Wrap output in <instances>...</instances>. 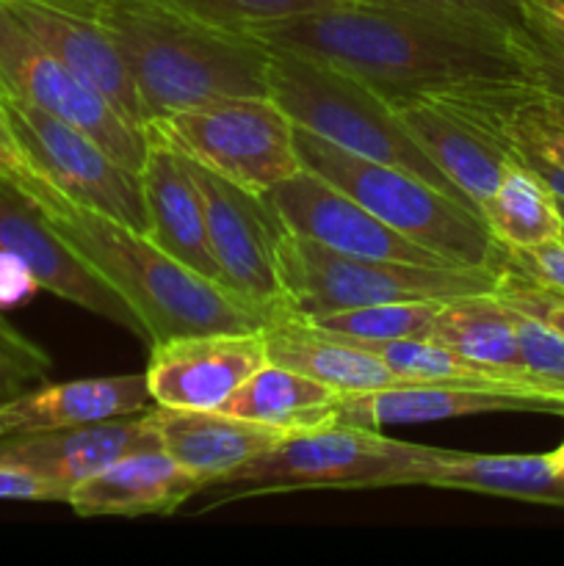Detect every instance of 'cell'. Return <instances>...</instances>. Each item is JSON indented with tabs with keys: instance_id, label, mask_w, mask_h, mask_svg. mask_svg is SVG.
<instances>
[{
	"instance_id": "44dd1931",
	"label": "cell",
	"mask_w": 564,
	"mask_h": 566,
	"mask_svg": "<svg viewBox=\"0 0 564 566\" xmlns=\"http://www.w3.org/2000/svg\"><path fill=\"white\" fill-rule=\"evenodd\" d=\"M149 418L158 431L160 448L182 468L205 475L208 484L263 457L293 434L274 426L236 418L221 409H177L153 403Z\"/></svg>"
},
{
	"instance_id": "277c9868",
	"label": "cell",
	"mask_w": 564,
	"mask_h": 566,
	"mask_svg": "<svg viewBox=\"0 0 564 566\" xmlns=\"http://www.w3.org/2000/svg\"><path fill=\"white\" fill-rule=\"evenodd\" d=\"M442 448L393 440L376 429L326 423L296 431L263 457L230 470L199 492L197 512L263 495L313 490H382L420 486Z\"/></svg>"
},
{
	"instance_id": "836d02e7",
	"label": "cell",
	"mask_w": 564,
	"mask_h": 566,
	"mask_svg": "<svg viewBox=\"0 0 564 566\" xmlns=\"http://www.w3.org/2000/svg\"><path fill=\"white\" fill-rule=\"evenodd\" d=\"M495 269L518 271V274L529 276V280L540 282V285L551 287V291L564 296V238L531 249L501 247V258H498Z\"/></svg>"
},
{
	"instance_id": "2e32d148",
	"label": "cell",
	"mask_w": 564,
	"mask_h": 566,
	"mask_svg": "<svg viewBox=\"0 0 564 566\" xmlns=\"http://www.w3.org/2000/svg\"><path fill=\"white\" fill-rule=\"evenodd\" d=\"M17 20L125 119L144 127L136 86L97 0H3Z\"/></svg>"
},
{
	"instance_id": "8d00e7d4",
	"label": "cell",
	"mask_w": 564,
	"mask_h": 566,
	"mask_svg": "<svg viewBox=\"0 0 564 566\" xmlns=\"http://www.w3.org/2000/svg\"><path fill=\"white\" fill-rule=\"evenodd\" d=\"M0 501H39V503H61L59 492L39 475L28 473L22 468L0 464Z\"/></svg>"
},
{
	"instance_id": "ac0fdd59",
	"label": "cell",
	"mask_w": 564,
	"mask_h": 566,
	"mask_svg": "<svg viewBox=\"0 0 564 566\" xmlns=\"http://www.w3.org/2000/svg\"><path fill=\"white\" fill-rule=\"evenodd\" d=\"M393 108L398 111L409 136L435 160L437 169L481 213L506 166L514 160L509 149L440 94L407 99Z\"/></svg>"
},
{
	"instance_id": "484cf974",
	"label": "cell",
	"mask_w": 564,
	"mask_h": 566,
	"mask_svg": "<svg viewBox=\"0 0 564 566\" xmlns=\"http://www.w3.org/2000/svg\"><path fill=\"white\" fill-rule=\"evenodd\" d=\"M429 340L487 368L523 374L514 332V310L495 293H468L440 304Z\"/></svg>"
},
{
	"instance_id": "7402d4cb",
	"label": "cell",
	"mask_w": 564,
	"mask_h": 566,
	"mask_svg": "<svg viewBox=\"0 0 564 566\" xmlns=\"http://www.w3.org/2000/svg\"><path fill=\"white\" fill-rule=\"evenodd\" d=\"M263 337L269 363L299 370L343 396L412 385L404 376L393 374L376 354L315 329L296 315L280 313L265 326Z\"/></svg>"
},
{
	"instance_id": "74e56055",
	"label": "cell",
	"mask_w": 564,
	"mask_h": 566,
	"mask_svg": "<svg viewBox=\"0 0 564 566\" xmlns=\"http://www.w3.org/2000/svg\"><path fill=\"white\" fill-rule=\"evenodd\" d=\"M0 171H3L6 177H11V180H17V182L39 180V177L31 171V166H28V160L22 158V153H20V147H17L14 136H11V130L6 127L3 116H0Z\"/></svg>"
},
{
	"instance_id": "ffe728a7",
	"label": "cell",
	"mask_w": 564,
	"mask_h": 566,
	"mask_svg": "<svg viewBox=\"0 0 564 566\" xmlns=\"http://www.w3.org/2000/svg\"><path fill=\"white\" fill-rule=\"evenodd\" d=\"M208 486V479L182 468L164 448L116 459L92 479L72 486L66 503L81 517H147L175 514Z\"/></svg>"
},
{
	"instance_id": "1f68e13d",
	"label": "cell",
	"mask_w": 564,
	"mask_h": 566,
	"mask_svg": "<svg viewBox=\"0 0 564 566\" xmlns=\"http://www.w3.org/2000/svg\"><path fill=\"white\" fill-rule=\"evenodd\" d=\"M50 368V354L0 318V398H14L33 381H44Z\"/></svg>"
},
{
	"instance_id": "5b68a950",
	"label": "cell",
	"mask_w": 564,
	"mask_h": 566,
	"mask_svg": "<svg viewBox=\"0 0 564 566\" xmlns=\"http://www.w3.org/2000/svg\"><path fill=\"white\" fill-rule=\"evenodd\" d=\"M293 144L304 169L330 180L387 227L437 254L442 263L468 269L498 265L501 247L479 210L464 199L440 191L407 169L346 153L304 127L293 130Z\"/></svg>"
},
{
	"instance_id": "4dcf8cb0",
	"label": "cell",
	"mask_w": 564,
	"mask_h": 566,
	"mask_svg": "<svg viewBox=\"0 0 564 566\" xmlns=\"http://www.w3.org/2000/svg\"><path fill=\"white\" fill-rule=\"evenodd\" d=\"M512 307V304H509ZM514 310V332H518L520 363L531 379L564 392V335L536 315Z\"/></svg>"
},
{
	"instance_id": "d6a6232c",
	"label": "cell",
	"mask_w": 564,
	"mask_h": 566,
	"mask_svg": "<svg viewBox=\"0 0 564 566\" xmlns=\"http://www.w3.org/2000/svg\"><path fill=\"white\" fill-rule=\"evenodd\" d=\"M498 271V285L495 296L501 302L512 304V307L523 310V313L536 315L540 321H545L547 326L564 335V296L562 293L551 291V287L540 285V282L529 280V276L518 274V271L509 269H495Z\"/></svg>"
},
{
	"instance_id": "3957f363",
	"label": "cell",
	"mask_w": 564,
	"mask_h": 566,
	"mask_svg": "<svg viewBox=\"0 0 564 566\" xmlns=\"http://www.w3.org/2000/svg\"><path fill=\"white\" fill-rule=\"evenodd\" d=\"M97 9L130 72L144 125L221 97L269 94V50L243 33L169 0H97Z\"/></svg>"
},
{
	"instance_id": "ab89813d",
	"label": "cell",
	"mask_w": 564,
	"mask_h": 566,
	"mask_svg": "<svg viewBox=\"0 0 564 566\" xmlns=\"http://www.w3.org/2000/svg\"><path fill=\"white\" fill-rule=\"evenodd\" d=\"M6 434H14V423H11L9 407H6V398H3V401H0V437Z\"/></svg>"
},
{
	"instance_id": "8fae6325",
	"label": "cell",
	"mask_w": 564,
	"mask_h": 566,
	"mask_svg": "<svg viewBox=\"0 0 564 566\" xmlns=\"http://www.w3.org/2000/svg\"><path fill=\"white\" fill-rule=\"evenodd\" d=\"M205 202L210 252L221 285L243 302L282 313L280 247L288 227L265 193L249 191L186 155Z\"/></svg>"
},
{
	"instance_id": "7c38bea8",
	"label": "cell",
	"mask_w": 564,
	"mask_h": 566,
	"mask_svg": "<svg viewBox=\"0 0 564 566\" xmlns=\"http://www.w3.org/2000/svg\"><path fill=\"white\" fill-rule=\"evenodd\" d=\"M0 249L20 258L42 291L77 304L147 343L136 310L53 230L39 205L0 171Z\"/></svg>"
},
{
	"instance_id": "52a82bcc",
	"label": "cell",
	"mask_w": 564,
	"mask_h": 566,
	"mask_svg": "<svg viewBox=\"0 0 564 566\" xmlns=\"http://www.w3.org/2000/svg\"><path fill=\"white\" fill-rule=\"evenodd\" d=\"M280 285L282 313L315 318L370 304L495 293L498 271L354 258L288 230L280 247Z\"/></svg>"
},
{
	"instance_id": "d4e9b609",
	"label": "cell",
	"mask_w": 564,
	"mask_h": 566,
	"mask_svg": "<svg viewBox=\"0 0 564 566\" xmlns=\"http://www.w3.org/2000/svg\"><path fill=\"white\" fill-rule=\"evenodd\" d=\"M343 398H346L343 392L299 370L265 363L221 403V412L296 434V431L335 423Z\"/></svg>"
},
{
	"instance_id": "9c48e42d",
	"label": "cell",
	"mask_w": 564,
	"mask_h": 566,
	"mask_svg": "<svg viewBox=\"0 0 564 566\" xmlns=\"http://www.w3.org/2000/svg\"><path fill=\"white\" fill-rule=\"evenodd\" d=\"M153 125L194 160L249 191L269 193L302 169L293 144L296 125L271 94L221 97Z\"/></svg>"
},
{
	"instance_id": "60d3db41",
	"label": "cell",
	"mask_w": 564,
	"mask_h": 566,
	"mask_svg": "<svg viewBox=\"0 0 564 566\" xmlns=\"http://www.w3.org/2000/svg\"><path fill=\"white\" fill-rule=\"evenodd\" d=\"M558 199V197H556ZM558 210H562V219H564V199H558Z\"/></svg>"
},
{
	"instance_id": "e575fe53",
	"label": "cell",
	"mask_w": 564,
	"mask_h": 566,
	"mask_svg": "<svg viewBox=\"0 0 564 566\" xmlns=\"http://www.w3.org/2000/svg\"><path fill=\"white\" fill-rule=\"evenodd\" d=\"M385 3L418 6V9L495 22V25H520V3L523 0H385Z\"/></svg>"
},
{
	"instance_id": "83f0119b",
	"label": "cell",
	"mask_w": 564,
	"mask_h": 566,
	"mask_svg": "<svg viewBox=\"0 0 564 566\" xmlns=\"http://www.w3.org/2000/svg\"><path fill=\"white\" fill-rule=\"evenodd\" d=\"M440 304L442 302H387L302 321H307L315 329L354 337V340H429L431 324H435Z\"/></svg>"
},
{
	"instance_id": "4fadbf2b",
	"label": "cell",
	"mask_w": 564,
	"mask_h": 566,
	"mask_svg": "<svg viewBox=\"0 0 564 566\" xmlns=\"http://www.w3.org/2000/svg\"><path fill=\"white\" fill-rule=\"evenodd\" d=\"M265 197L274 205L288 230L326 249L354 254V258L448 265L437 254L426 252L424 247H418L401 232L387 227L382 219H376L357 199H352L304 166L296 175L271 188Z\"/></svg>"
},
{
	"instance_id": "d590c367",
	"label": "cell",
	"mask_w": 564,
	"mask_h": 566,
	"mask_svg": "<svg viewBox=\"0 0 564 566\" xmlns=\"http://www.w3.org/2000/svg\"><path fill=\"white\" fill-rule=\"evenodd\" d=\"M39 291H42V285L33 276V271L20 258L0 249V313L25 307Z\"/></svg>"
},
{
	"instance_id": "603a6c76",
	"label": "cell",
	"mask_w": 564,
	"mask_h": 566,
	"mask_svg": "<svg viewBox=\"0 0 564 566\" xmlns=\"http://www.w3.org/2000/svg\"><path fill=\"white\" fill-rule=\"evenodd\" d=\"M153 403V392L144 374L61 381V385H44L33 392L6 398L14 434L125 418V415L147 412Z\"/></svg>"
},
{
	"instance_id": "e0dca14e",
	"label": "cell",
	"mask_w": 564,
	"mask_h": 566,
	"mask_svg": "<svg viewBox=\"0 0 564 566\" xmlns=\"http://www.w3.org/2000/svg\"><path fill=\"white\" fill-rule=\"evenodd\" d=\"M144 130H147V155L138 177H142L144 208H147V238L177 263L221 282L219 265L210 252L202 193L194 180L186 153L153 122L144 125Z\"/></svg>"
},
{
	"instance_id": "cb8c5ba5",
	"label": "cell",
	"mask_w": 564,
	"mask_h": 566,
	"mask_svg": "<svg viewBox=\"0 0 564 566\" xmlns=\"http://www.w3.org/2000/svg\"><path fill=\"white\" fill-rule=\"evenodd\" d=\"M420 486L564 506V479L551 470L547 453L442 451L426 468Z\"/></svg>"
},
{
	"instance_id": "4316f807",
	"label": "cell",
	"mask_w": 564,
	"mask_h": 566,
	"mask_svg": "<svg viewBox=\"0 0 564 566\" xmlns=\"http://www.w3.org/2000/svg\"><path fill=\"white\" fill-rule=\"evenodd\" d=\"M487 230L503 249H531L564 238L556 193L520 160H512L501 182L481 208Z\"/></svg>"
},
{
	"instance_id": "30bf717a",
	"label": "cell",
	"mask_w": 564,
	"mask_h": 566,
	"mask_svg": "<svg viewBox=\"0 0 564 566\" xmlns=\"http://www.w3.org/2000/svg\"><path fill=\"white\" fill-rule=\"evenodd\" d=\"M0 88L81 127L133 171H142L147 130L133 125L100 92L55 59L0 0Z\"/></svg>"
},
{
	"instance_id": "d6986e66",
	"label": "cell",
	"mask_w": 564,
	"mask_h": 566,
	"mask_svg": "<svg viewBox=\"0 0 564 566\" xmlns=\"http://www.w3.org/2000/svg\"><path fill=\"white\" fill-rule=\"evenodd\" d=\"M492 412H540L562 415L558 403L523 392L492 390V387L440 385V381H412L404 387L359 392L343 398L335 423L363 426V429H387V426L435 423V420L470 418Z\"/></svg>"
},
{
	"instance_id": "9a60e30c",
	"label": "cell",
	"mask_w": 564,
	"mask_h": 566,
	"mask_svg": "<svg viewBox=\"0 0 564 566\" xmlns=\"http://www.w3.org/2000/svg\"><path fill=\"white\" fill-rule=\"evenodd\" d=\"M153 448H160V440L147 409L70 429L6 434L0 437V464L39 475L59 492L61 503H66L72 486L92 479L116 459Z\"/></svg>"
},
{
	"instance_id": "8992f818",
	"label": "cell",
	"mask_w": 564,
	"mask_h": 566,
	"mask_svg": "<svg viewBox=\"0 0 564 566\" xmlns=\"http://www.w3.org/2000/svg\"><path fill=\"white\" fill-rule=\"evenodd\" d=\"M269 50V94L296 127L315 133L359 158L398 166L451 197L464 199L435 160L409 136L401 116L379 92L359 77L293 53ZM468 202V199H464Z\"/></svg>"
},
{
	"instance_id": "f1b7e54d",
	"label": "cell",
	"mask_w": 564,
	"mask_h": 566,
	"mask_svg": "<svg viewBox=\"0 0 564 566\" xmlns=\"http://www.w3.org/2000/svg\"><path fill=\"white\" fill-rule=\"evenodd\" d=\"M525 81L564 103V0H523Z\"/></svg>"
},
{
	"instance_id": "f35d334b",
	"label": "cell",
	"mask_w": 564,
	"mask_h": 566,
	"mask_svg": "<svg viewBox=\"0 0 564 566\" xmlns=\"http://www.w3.org/2000/svg\"><path fill=\"white\" fill-rule=\"evenodd\" d=\"M547 464H551V470L558 475V479H564V442L556 448V451L547 453Z\"/></svg>"
},
{
	"instance_id": "ba28073f",
	"label": "cell",
	"mask_w": 564,
	"mask_h": 566,
	"mask_svg": "<svg viewBox=\"0 0 564 566\" xmlns=\"http://www.w3.org/2000/svg\"><path fill=\"white\" fill-rule=\"evenodd\" d=\"M0 116L33 175L81 208L97 210L147 235L138 171L127 169L88 133L0 88Z\"/></svg>"
},
{
	"instance_id": "7a4b0ae2",
	"label": "cell",
	"mask_w": 564,
	"mask_h": 566,
	"mask_svg": "<svg viewBox=\"0 0 564 566\" xmlns=\"http://www.w3.org/2000/svg\"><path fill=\"white\" fill-rule=\"evenodd\" d=\"M17 186L39 205L53 230L136 310L147 329V346L208 332H260L280 315L243 302L221 282L177 263L144 232L70 202L44 180Z\"/></svg>"
},
{
	"instance_id": "6da1fadb",
	"label": "cell",
	"mask_w": 564,
	"mask_h": 566,
	"mask_svg": "<svg viewBox=\"0 0 564 566\" xmlns=\"http://www.w3.org/2000/svg\"><path fill=\"white\" fill-rule=\"evenodd\" d=\"M238 33L263 48L326 61L393 105L481 83L525 81L520 25L385 0H337L282 20L254 22Z\"/></svg>"
},
{
	"instance_id": "f546056e",
	"label": "cell",
	"mask_w": 564,
	"mask_h": 566,
	"mask_svg": "<svg viewBox=\"0 0 564 566\" xmlns=\"http://www.w3.org/2000/svg\"><path fill=\"white\" fill-rule=\"evenodd\" d=\"M169 3L180 6L182 11L210 22V25L238 33L254 22L282 20V17L321 9V6L337 3V0H169Z\"/></svg>"
},
{
	"instance_id": "5bb4252c",
	"label": "cell",
	"mask_w": 564,
	"mask_h": 566,
	"mask_svg": "<svg viewBox=\"0 0 564 566\" xmlns=\"http://www.w3.org/2000/svg\"><path fill=\"white\" fill-rule=\"evenodd\" d=\"M269 363L260 332H208L149 346L147 387L158 407L221 409V403Z\"/></svg>"
}]
</instances>
